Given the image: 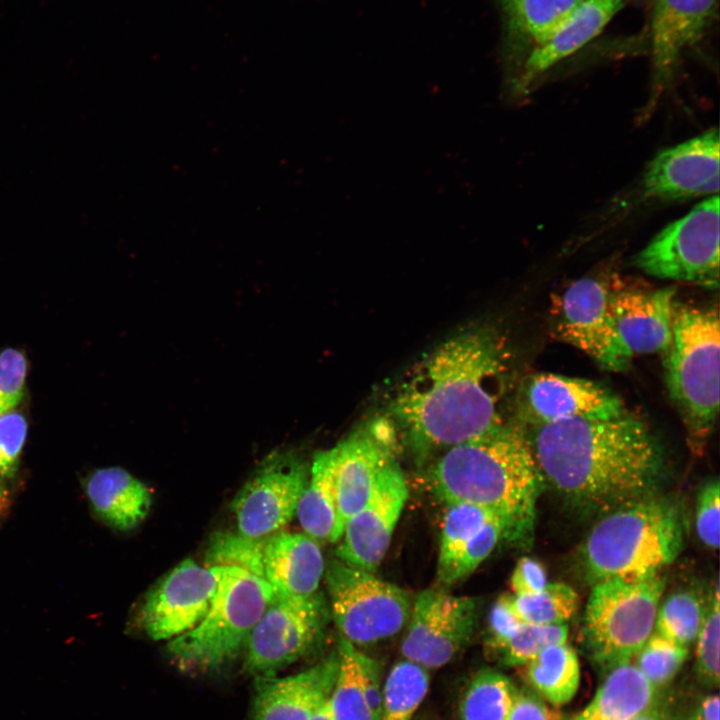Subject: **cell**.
Returning a JSON list of instances; mask_svg holds the SVG:
<instances>
[{
	"label": "cell",
	"instance_id": "cell-7",
	"mask_svg": "<svg viewBox=\"0 0 720 720\" xmlns=\"http://www.w3.org/2000/svg\"><path fill=\"white\" fill-rule=\"evenodd\" d=\"M664 588L665 579L659 574L593 584L584 615L583 641L603 672L631 661L654 632Z\"/></svg>",
	"mask_w": 720,
	"mask_h": 720
},
{
	"label": "cell",
	"instance_id": "cell-49",
	"mask_svg": "<svg viewBox=\"0 0 720 720\" xmlns=\"http://www.w3.org/2000/svg\"><path fill=\"white\" fill-rule=\"evenodd\" d=\"M10 505V496L7 488L0 479V516L7 512Z\"/></svg>",
	"mask_w": 720,
	"mask_h": 720
},
{
	"label": "cell",
	"instance_id": "cell-41",
	"mask_svg": "<svg viewBox=\"0 0 720 720\" xmlns=\"http://www.w3.org/2000/svg\"><path fill=\"white\" fill-rule=\"evenodd\" d=\"M27 435V421L16 411L0 415V475L12 478L19 466Z\"/></svg>",
	"mask_w": 720,
	"mask_h": 720
},
{
	"label": "cell",
	"instance_id": "cell-44",
	"mask_svg": "<svg viewBox=\"0 0 720 720\" xmlns=\"http://www.w3.org/2000/svg\"><path fill=\"white\" fill-rule=\"evenodd\" d=\"M548 583L545 567L538 560L528 556L519 559L511 576V586L515 595L539 592Z\"/></svg>",
	"mask_w": 720,
	"mask_h": 720
},
{
	"label": "cell",
	"instance_id": "cell-34",
	"mask_svg": "<svg viewBox=\"0 0 720 720\" xmlns=\"http://www.w3.org/2000/svg\"><path fill=\"white\" fill-rule=\"evenodd\" d=\"M265 542L266 538L247 537L239 532H218L206 550L205 566L238 567L264 579Z\"/></svg>",
	"mask_w": 720,
	"mask_h": 720
},
{
	"label": "cell",
	"instance_id": "cell-27",
	"mask_svg": "<svg viewBox=\"0 0 720 720\" xmlns=\"http://www.w3.org/2000/svg\"><path fill=\"white\" fill-rule=\"evenodd\" d=\"M295 514L304 532L316 541L335 543L341 539L344 526L339 516L331 448L315 454Z\"/></svg>",
	"mask_w": 720,
	"mask_h": 720
},
{
	"label": "cell",
	"instance_id": "cell-22",
	"mask_svg": "<svg viewBox=\"0 0 720 720\" xmlns=\"http://www.w3.org/2000/svg\"><path fill=\"white\" fill-rule=\"evenodd\" d=\"M716 0H653L651 53L655 84L671 75L681 53L696 43L708 26Z\"/></svg>",
	"mask_w": 720,
	"mask_h": 720
},
{
	"label": "cell",
	"instance_id": "cell-29",
	"mask_svg": "<svg viewBox=\"0 0 720 720\" xmlns=\"http://www.w3.org/2000/svg\"><path fill=\"white\" fill-rule=\"evenodd\" d=\"M516 689L499 671L484 668L466 687L459 706L461 720H505Z\"/></svg>",
	"mask_w": 720,
	"mask_h": 720
},
{
	"label": "cell",
	"instance_id": "cell-40",
	"mask_svg": "<svg viewBox=\"0 0 720 720\" xmlns=\"http://www.w3.org/2000/svg\"><path fill=\"white\" fill-rule=\"evenodd\" d=\"M27 359L14 348L0 353V415L20 404L25 393Z\"/></svg>",
	"mask_w": 720,
	"mask_h": 720
},
{
	"label": "cell",
	"instance_id": "cell-5",
	"mask_svg": "<svg viewBox=\"0 0 720 720\" xmlns=\"http://www.w3.org/2000/svg\"><path fill=\"white\" fill-rule=\"evenodd\" d=\"M665 380L692 448L704 446L719 414L720 326L717 307L674 305Z\"/></svg>",
	"mask_w": 720,
	"mask_h": 720
},
{
	"label": "cell",
	"instance_id": "cell-14",
	"mask_svg": "<svg viewBox=\"0 0 720 720\" xmlns=\"http://www.w3.org/2000/svg\"><path fill=\"white\" fill-rule=\"evenodd\" d=\"M227 566H200L185 559L145 596L139 623L153 640L173 639L208 613Z\"/></svg>",
	"mask_w": 720,
	"mask_h": 720
},
{
	"label": "cell",
	"instance_id": "cell-42",
	"mask_svg": "<svg viewBox=\"0 0 720 720\" xmlns=\"http://www.w3.org/2000/svg\"><path fill=\"white\" fill-rule=\"evenodd\" d=\"M521 623L512 607L511 595L500 596L491 607L488 617V647L500 653Z\"/></svg>",
	"mask_w": 720,
	"mask_h": 720
},
{
	"label": "cell",
	"instance_id": "cell-38",
	"mask_svg": "<svg viewBox=\"0 0 720 720\" xmlns=\"http://www.w3.org/2000/svg\"><path fill=\"white\" fill-rule=\"evenodd\" d=\"M695 640L696 676L703 685L716 688L720 679V597L718 583L707 602L705 617Z\"/></svg>",
	"mask_w": 720,
	"mask_h": 720
},
{
	"label": "cell",
	"instance_id": "cell-50",
	"mask_svg": "<svg viewBox=\"0 0 720 720\" xmlns=\"http://www.w3.org/2000/svg\"><path fill=\"white\" fill-rule=\"evenodd\" d=\"M311 720H334L331 713L329 701L318 711V713Z\"/></svg>",
	"mask_w": 720,
	"mask_h": 720
},
{
	"label": "cell",
	"instance_id": "cell-11",
	"mask_svg": "<svg viewBox=\"0 0 720 720\" xmlns=\"http://www.w3.org/2000/svg\"><path fill=\"white\" fill-rule=\"evenodd\" d=\"M611 287L600 278L571 283L552 305L556 335L614 372L626 370L633 356L620 340L609 307Z\"/></svg>",
	"mask_w": 720,
	"mask_h": 720
},
{
	"label": "cell",
	"instance_id": "cell-24",
	"mask_svg": "<svg viewBox=\"0 0 720 720\" xmlns=\"http://www.w3.org/2000/svg\"><path fill=\"white\" fill-rule=\"evenodd\" d=\"M263 568L277 594L307 596L317 592L325 563L318 541L306 533L279 531L266 538Z\"/></svg>",
	"mask_w": 720,
	"mask_h": 720
},
{
	"label": "cell",
	"instance_id": "cell-43",
	"mask_svg": "<svg viewBox=\"0 0 720 720\" xmlns=\"http://www.w3.org/2000/svg\"><path fill=\"white\" fill-rule=\"evenodd\" d=\"M355 657L373 720H380L383 694L381 665L375 659L361 652L356 646Z\"/></svg>",
	"mask_w": 720,
	"mask_h": 720
},
{
	"label": "cell",
	"instance_id": "cell-20",
	"mask_svg": "<svg viewBox=\"0 0 720 720\" xmlns=\"http://www.w3.org/2000/svg\"><path fill=\"white\" fill-rule=\"evenodd\" d=\"M338 652L297 674L256 678L251 720H311L333 691Z\"/></svg>",
	"mask_w": 720,
	"mask_h": 720
},
{
	"label": "cell",
	"instance_id": "cell-23",
	"mask_svg": "<svg viewBox=\"0 0 720 720\" xmlns=\"http://www.w3.org/2000/svg\"><path fill=\"white\" fill-rule=\"evenodd\" d=\"M625 0H585L543 43L525 58L515 89L525 92L543 73L598 36Z\"/></svg>",
	"mask_w": 720,
	"mask_h": 720
},
{
	"label": "cell",
	"instance_id": "cell-13",
	"mask_svg": "<svg viewBox=\"0 0 720 720\" xmlns=\"http://www.w3.org/2000/svg\"><path fill=\"white\" fill-rule=\"evenodd\" d=\"M308 478L307 465L295 454L267 456L231 503L238 532L252 538L279 532L295 515Z\"/></svg>",
	"mask_w": 720,
	"mask_h": 720
},
{
	"label": "cell",
	"instance_id": "cell-39",
	"mask_svg": "<svg viewBox=\"0 0 720 720\" xmlns=\"http://www.w3.org/2000/svg\"><path fill=\"white\" fill-rule=\"evenodd\" d=\"M695 530L701 543L717 550L720 543V486L718 478L706 481L699 490L695 510Z\"/></svg>",
	"mask_w": 720,
	"mask_h": 720
},
{
	"label": "cell",
	"instance_id": "cell-28",
	"mask_svg": "<svg viewBox=\"0 0 720 720\" xmlns=\"http://www.w3.org/2000/svg\"><path fill=\"white\" fill-rule=\"evenodd\" d=\"M524 666L529 686L549 703L560 706L575 696L580 684V664L567 643L550 646Z\"/></svg>",
	"mask_w": 720,
	"mask_h": 720
},
{
	"label": "cell",
	"instance_id": "cell-3",
	"mask_svg": "<svg viewBox=\"0 0 720 720\" xmlns=\"http://www.w3.org/2000/svg\"><path fill=\"white\" fill-rule=\"evenodd\" d=\"M426 480L445 504L464 502L492 512L503 525V540L523 548L532 545L544 482L522 421H505L438 454Z\"/></svg>",
	"mask_w": 720,
	"mask_h": 720
},
{
	"label": "cell",
	"instance_id": "cell-21",
	"mask_svg": "<svg viewBox=\"0 0 720 720\" xmlns=\"http://www.w3.org/2000/svg\"><path fill=\"white\" fill-rule=\"evenodd\" d=\"M673 287L611 288L609 307L617 334L635 355L665 353L672 340Z\"/></svg>",
	"mask_w": 720,
	"mask_h": 720
},
{
	"label": "cell",
	"instance_id": "cell-17",
	"mask_svg": "<svg viewBox=\"0 0 720 720\" xmlns=\"http://www.w3.org/2000/svg\"><path fill=\"white\" fill-rule=\"evenodd\" d=\"M720 141L717 128L658 153L642 178L644 195L659 200H685L718 195Z\"/></svg>",
	"mask_w": 720,
	"mask_h": 720
},
{
	"label": "cell",
	"instance_id": "cell-8",
	"mask_svg": "<svg viewBox=\"0 0 720 720\" xmlns=\"http://www.w3.org/2000/svg\"><path fill=\"white\" fill-rule=\"evenodd\" d=\"M323 576L333 621L354 646L382 642L406 626L413 602L407 591L338 558Z\"/></svg>",
	"mask_w": 720,
	"mask_h": 720
},
{
	"label": "cell",
	"instance_id": "cell-33",
	"mask_svg": "<svg viewBox=\"0 0 720 720\" xmlns=\"http://www.w3.org/2000/svg\"><path fill=\"white\" fill-rule=\"evenodd\" d=\"M578 603L574 589L560 582L548 583L536 593L511 595V604L518 618L533 624H565L577 610Z\"/></svg>",
	"mask_w": 720,
	"mask_h": 720
},
{
	"label": "cell",
	"instance_id": "cell-47",
	"mask_svg": "<svg viewBox=\"0 0 720 720\" xmlns=\"http://www.w3.org/2000/svg\"><path fill=\"white\" fill-rule=\"evenodd\" d=\"M630 720H675V718L672 712L664 707L663 704H660L659 701L651 708L645 710Z\"/></svg>",
	"mask_w": 720,
	"mask_h": 720
},
{
	"label": "cell",
	"instance_id": "cell-9",
	"mask_svg": "<svg viewBox=\"0 0 720 720\" xmlns=\"http://www.w3.org/2000/svg\"><path fill=\"white\" fill-rule=\"evenodd\" d=\"M719 202V195L710 196L668 224L636 255L635 265L654 277L718 288Z\"/></svg>",
	"mask_w": 720,
	"mask_h": 720
},
{
	"label": "cell",
	"instance_id": "cell-26",
	"mask_svg": "<svg viewBox=\"0 0 720 720\" xmlns=\"http://www.w3.org/2000/svg\"><path fill=\"white\" fill-rule=\"evenodd\" d=\"M656 689L631 661L605 671L594 697L570 720H630L660 701Z\"/></svg>",
	"mask_w": 720,
	"mask_h": 720
},
{
	"label": "cell",
	"instance_id": "cell-6",
	"mask_svg": "<svg viewBox=\"0 0 720 720\" xmlns=\"http://www.w3.org/2000/svg\"><path fill=\"white\" fill-rule=\"evenodd\" d=\"M274 596L263 578L227 566L208 613L194 628L169 640L168 656L180 671L191 675L224 667L244 648Z\"/></svg>",
	"mask_w": 720,
	"mask_h": 720
},
{
	"label": "cell",
	"instance_id": "cell-1",
	"mask_svg": "<svg viewBox=\"0 0 720 720\" xmlns=\"http://www.w3.org/2000/svg\"><path fill=\"white\" fill-rule=\"evenodd\" d=\"M509 360L496 330L475 327L442 342L405 374L389 409L416 459L431 461L506 421Z\"/></svg>",
	"mask_w": 720,
	"mask_h": 720
},
{
	"label": "cell",
	"instance_id": "cell-4",
	"mask_svg": "<svg viewBox=\"0 0 720 720\" xmlns=\"http://www.w3.org/2000/svg\"><path fill=\"white\" fill-rule=\"evenodd\" d=\"M679 504L654 495L630 502L598 518L581 548L589 580L645 578L659 574L682 550Z\"/></svg>",
	"mask_w": 720,
	"mask_h": 720
},
{
	"label": "cell",
	"instance_id": "cell-19",
	"mask_svg": "<svg viewBox=\"0 0 720 720\" xmlns=\"http://www.w3.org/2000/svg\"><path fill=\"white\" fill-rule=\"evenodd\" d=\"M437 581L449 587L463 581L503 540V526L489 510L469 503H446Z\"/></svg>",
	"mask_w": 720,
	"mask_h": 720
},
{
	"label": "cell",
	"instance_id": "cell-32",
	"mask_svg": "<svg viewBox=\"0 0 720 720\" xmlns=\"http://www.w3.org/2000/svg\"><path fill=\"white\" fill-rule=\"evenodd\" d=\"M337 652L338 674L329 699L333 719L373 720L362 686L355 646L341 637Z\"/></svg>",
	"mask_w": 720,
	"mask_h": 720
},
{
	"label": "cell",
	"instance_id": "cell-45",
	"mask_svg": "<svg viewBox=\"0 0 720 720\" xmlns=\"http://www.w3.org/2000/svg\"><path fill=\"white\" fill-rule=\"evenodd\" d=\"M505 720H550L542 698L534 692L516 689L512 706Z\"/></svg>",
	"mask_w": 720,
	"mask_h": 720
},
{
	"label": "cell",
	"instance_id": "cell-35",
	"mask_svg": "<svg viewBox=\"0 0 720 720\" xmlns=\"http://www.w3.org/2000/svg\"><path fill=\"white\" fill-rule=\"evenodd\" d=\"M688 656V648L653 632L634 655V665L658 690L677 675Z\"/></svg>",
	"mask_w": 720,
	"mask_h": 720
},
{
	"label": "cell",
	"instance_id": "cell-12",
	"mask_svg": "<svg viewBox=\"0 0 720 720\" xmlns=\"http://www.w3.org/2000/svg\"><path fill=\"white\" fill-rule=\"evenodd\" d=\"M477 600L440 589L421 591L412 602L401 643L404 659L427 670L450 662L472 639L478 621Z\"/></svg>",
	"mask_w": 720,
	"mask_h": 720
},
{
	"label": "cell",
	"instance_id": "cell-46",
	"mask_svg": "<svg viewBox=\"0 0 720 720\" xmlns=\"http://www.w3.org/2000/svg\"><path fill=\"white\" fill-rule=\"evenodd\" d=\"M719 697L711 694L704 697L691 718V720H719Z\"/></svg>",
	"mask_w": 720,
	"mask_h": 720
},
{
	"label": "cell",
	"instance_id": "cell-31",
	"mask_svg": "<svg viewBox=\"0 0 720 720\" xmlns=\"http://www.w3.org/2000/svg\"><path fill=\"white\" fill-rule=\"evenodd\" d=\"M706 609L707 603L695 591L677 590L659 604L654 632L688 648L697 637Z\"/></svg>",
	"mask_w": 720,
	"mask_h": 720
},
{
	"label": "cell",
	"instance_id": "cell-10",
	"mask_svg": "<svg viewBox=\"0 0 720 720\" xmlns=\"http://www.w3.org/2000/svg\"><path fill=\"white\" fill-rule=\"evenodd\" d=\"M328 616L323 597L277 594L250 632L244 669L255 678L278 671L308 654L321 640Z\"/></svg>",
	"mask_w": 720,
	"mask_h": 720
},
{
	"label": "cell",
	"instance_id": "cell-37",
	"mask_svg": "<svg viewBox=\"0 0 720 720\" xmlns=\"http://www.w3.org/2000/svg\"><path fill=\"white\" fill-rule=\"evenodd\" d=\"M565 624L542 625L522 622L500 652L506 666L525 665L546 648L566 643Z\"/></svg>",
	"mask_w": 720,
	"mask_h": 720
},
{
	"label": "cell",
	"instance_id": "cell-25",
	"mask_svg": "<svg viewBox=\"0 0 720 720\" xmlns=\"http://www.w3.org/2000/svg\"><path fill=\"white\" fill-rule=\"evenodd\" d=\"M85 491L96 516L120 531L136 528L152 503L149 487L120 467L94 471L86 480Z\"/></svg>",
	"mask_w": 720,
	"mask_h": 720
},
{
	"label": "cell",
	"instance_id": "cell-18",
	"mask_svg": "<svg viewBox=\"0 0 720 720\" xmlns=\"http://www.w3.org/2000/svg\"><path fill=\"white\" fill-rule=\"evenodd\" d=\"M392 423L373 421L331 448L340 520L347 521L367 502L383 469L395 458Z\"/></svg>",
	"mask_w": 720,
	"mask_h": 720
},
{
	"label": "cell",
	"instance_id": "cell-16",
	"mask_svg": "<svg viewBox=\"0 0 720 720\" xmlns=\"http://www.w3.org/2000/svg\"><path fill=\"white\" fill-rule=\"evenodd\" d=\"M626 411L622 399L599 382L538 373L523 385L519 420L533 426L573 418L604 420Z\"/></svg>",
	"mask_w": 720,
	"mask_h": 720
},
{
	"label": "cell",
	"instance_id": "cell-36",
	"mask_svg": "<svg viewBox=\"0 0 720 720\" xmlns=\"http://www.w3.org/2000/svg\"><path fill=\"white\" fill-rule=\"evenodd\" d=\"M585 0H522L512 25L535 45L546 41Z\"/></svg>",
	"mask_w": 720,
	"mask_h": 720
},
{
	"label": "cell",
	"instance_id": "cell-2",
	"mask_svg": "<svg viewBox=\"0 0 720 720\" xmlns=\"http://www.w3.org/2000/svg\"><path fill=\"white\" fill-rule=\"evenodd\" d=\"M544 484L576 512L601 517L658 494L664 450L651 428L626 411L610 419L573 418L527 426Z\"/></svg>",
	"mask_w": 720,
	"mask_h": 720
},
{
	"label": "cell",
	"instance_id": "cell-15",
	"mask_svg": "<svg viewBox=\"0 0 720 720\" xmlns=\"http://www.w3.org/2000/svg\"><path fill=\"white\" fill-rule=\"evenodd\" d=\"M407 498V483L394 459L379 475L367 502L345 524L336 557L374 573L388 550Z\"/></svg>",
	"mask_w": 720,
	"mask_h": 720
},
{
	"label": "cell",
	"instance_id": "cell-48",
	"mask_svg": "<svg viewBox=\"0 0 720 720\" xmlns=\"http://www.w3.org/2000/svg\"><path fill=\"white\" fill-rule=\"evenodd\" d=\"M502 1H503L505 10L508 13L510 22L513 23L522 0H502Z\"/></svg>",
	"mask_w": 720,
	"mask_h": 720
},
{
	"label": "cell",
	"instance_id": "cell-30",
	"mask_svg": "<svg viewBox=\"0 0 720 720\" xmlns=\"http://www.w3.org/2000/svg\"><path fill=\"white\" fill-rule=\"evenodd\" d=\"M428 689L426 668L407 659L398 661L383 683L380 720H411Z\"/></svg>",
	"mask_w": 720,
	"mask_h": 720
}]
</instances>
